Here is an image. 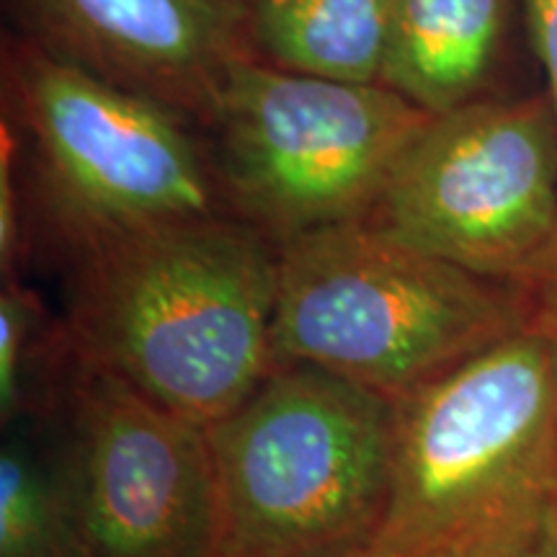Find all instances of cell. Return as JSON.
I'll return each mask as SVG.
<instances>
[{"label": "cell", "mask_w": 557, "mask_h": 557, "mask_svg": "<svg viewBox=\"0 0 557 557\" xmlns=\"http://www.w3.org/2000/svg\"><path fill=\"white\" fill-rule=\"evenodd\" d=\"M256 58L338 83H382L387 0H250Z\"/></svg>", "instance_id": "11"}, {"label": "cell", "mask_w": 557, "mask_h": 557, "mask_svg": "<svg viewBox=\"0 0 557 557\" xmlns=\"http://www.w3.org/2000/svg\"><path fill=\"white\" fill-rule=\"evenodd\" d=\"M557 527V338L527 323L395 400L389 557H532Z\"/></svg>", "instance_id": "2"}, {"label": "cell", "mask_w": 557, "mask_h": 557, "mask_svg": "<svg viewBox=\"0 0 557 557\" xmlns=\"http://www.w3.org/2000/svg\"><path fill=\"white\" fill-rule=\"evenodd\" d=\"M0 557H81L54 447H41L32 426L5 431L0 449Z\"/></svg>", "instance_id": "13"}, {"label": "cell", "mask_w": 557, "mask_h": 557, "mask_svg": "<svg viewBox=\"0 0 557 557\" xmlns=\"http://www.w3.org/2000/svg\"><path fill=\"white\" fill-rule=\"evenodd\" d=\"M532 47L547 78V94L557 111V0H521Z\"/></svg>", "instance_id": "16"}, {"label": "cell", "mask_w": 557, "mask_h": 557, "mask_svg": "<svg viewBox=\"0 0 557 557\" xmlns=\"http://www.w3.org/2000/svg\"><path fill=\"white\" fill-rule=\"evenodd\" d=\"M429 116L382 83L323 81L250 58L233 67L212 116L222 191L276 246L361 222Z\"/></svg>", "instance_id": "6"}, {"label": "cell", "mask_w": 557, "mask_h": 557, "mask_svg": "<svg viewBox=\"0 0 557 557\" xmlns=\"http://www.w3.org/2000/svg\"><path fill=\"white\" fill-rule=\"evenodd\" d=\"M73 354L212 426L274 369L278 246L238 214L96 243L73 259Z\"/></svg>", "instance_id": "1"}, {"label": "cell", "mask_w": 557, "mask_h": 557, "mask_svg": "<svg viewBox=\"0 0 557 557\" xmlns=\"http://www.w3.org/2000/svg\"><path fill=\"white\" fill-rule=\"evenodd\" d=\"M73 364L65 323H52L39 295L5 276L0 289V421L39 426L58 416Z\"/></svg>", "instance_id": "12"}, {"label": "cell", "mask_w": 557, "mask_h": 557, "mask_svg": "<svg viewBox=\"0 0 557 557\" xmlns=\"http://www.w3.org/2000/svg\"><path fill=\"white\" fill-rule=\"evenodd\" d=\"M0 145V267L3 276H16L21 253H24V205L18 189V150L21 143L9 122L3 124Z\"/></svg>", "instance_id": "14"}, {"label": "cell", "mask_w": 557, "mask_h": 557, "mask_svg": "<svg viewBox=\"0 0 557 557\" xmlns=\"http://www.w3.org/2000/svg\"><path fill=\"white\" fill-rule=\"evenodd\" d=\"M34 45L212 124L235 65L256 58L250 0H13Z\"/></svg>", "instance_id": "9"}, {"label": "cell", "mask_w": 557, "mask_h": 557, "mask_svg": "<svg viewBox=\"0 0 557 557\" xmlns=\"http://www.w3.org/2000/svg\"><path fill=\"white\" fill-rule=\"evenodd\" d=\"M361 222L517 284L557 227V111L547 90L431 114Z\"/></svg>", "instance_id": "7"}, {"label": "cell", "mask_w": 557, "mask_h": 557, "mask_svg": "<svg viewBox=\"0 0 557 557\" xmlns=\"http://www.w3.org/2000/svg\"><path fill=\"white\" fill-rule=\"evenodd\" d=\"M517 284L527 299L529 323L557 338V227Z\"/></svg>", "instance_id": "15"}, {"label": "cell", "mask_w": 557, "mask_h": 557, "mask_svg": "<svg viewBox=\"0 0 557 557\" xmlns=\"http://www.w3.org/2000/svg\"><path fill=\"white\" fill-rule=\"evenodd\" d=\"M344 557H389V555H385V553H382V549H380V547L369 545V547L354 549V553H348V555H344Z\"/></svg>", "instance_id": "18"}, {"label": "cell", "mask_w": 557, "mask_h": 557, "mask_svg": "<svg viewBox=\"0 0 557 557\" xmlns=\"http://www.w3.org/2000/svg\"><path fill=\"white\" fill-rule=\"evenodd\" d=\"M5 96L29 143L39 212L67 259L96 243L227 212L220 176L176 111L32 39L5 52Z\"/></svg>", "instance_id": "5"}, {"label": "cell", "mask_w": 557, "mask_h": 557, "mask_svg": "<svg viewBox=\"0 0 557 557\" xmlns=\"http://www.w3.org/2000/svg\"><path fill=\"white\" fill-rule=\"evenodd\" d=\"M513 0H387L382 86L444 114L485 96Z\"/></svg>", "instance_id": "10"}, {"label": "cell", "mask_w": 557, "mask_h": 557, "mask_svg": "<svg viewBox=\"0 0 557 557\" xmlns=\"http://www.w3.org/2000/svg\"><path fill=\"white\" fill-rule=\"evenodd\" d=\"M52 421L81 557H220V483L207 426L75 354Z\"/></svg>", "instance_id": "8"}, {"label": "cell", "mask_w": 557, "mask_h": 557, "mask_svg": "<svg viewBox=\"0 0 557 557\" xmlns=\"http://www.w3.org/2000/svg\"><path fill=\"white\" fill-rule=\"evenodd\" d=\"M532 557H557V527L547 534L545 542H542V545L537 547V553H534Z\"/></svg>", "instance_id": "17"}, {"label": "cell", "mask_w": 557, "mask_h": 557, "mask_svg": "<svg viewBox=\"0 0 557 557\" xmlns=\"http://www.w3.org/2000/svg\"><path fill=\"white\" fill-rule=\"evenodd\" d=\"M207 431L220 557H344L374 545L393 478L395 400L315 367L276 364Z\"/></svg>", "instance_id": "4"}, {"label": "cell", "mask_w": 557, "mask_h": 557, "mask_svg": "<svg viewBox=\"0 0 557 557\" xmlns=\"http://www.w3.org/2000/svg\"><path fill=\"white\" fill-rule=\"evenodd\" d=\"M529 323L519 284L472 274L367 222L278 246L274 367L398 400Z\"/></svg>", "instance_id": "3"}]
</instances>
